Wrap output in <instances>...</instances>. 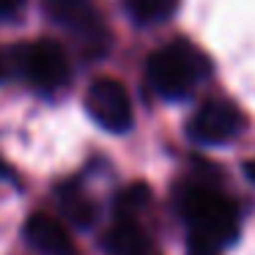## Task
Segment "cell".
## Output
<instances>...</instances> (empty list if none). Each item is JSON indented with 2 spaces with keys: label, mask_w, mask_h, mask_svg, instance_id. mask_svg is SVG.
<instances>
[{
  "label": "cell",
  "mask_w": 255,
  "mask_h": 255,
  "mask_svg": "<svg viewBox=\"0 0 255 255\" xmlns=\"http://www.w3.org/2000/svg\"><path fill=\"white\" fill-rule=\"evenodd\" d=\"M187 255H220V247H214V244L203 242V239H195V236H189Z\"/></svg>",
  "instance_id": "12"
},
{
  "label": "cell",
  "mask_w": 255,
  "mask_h": 255,
  "mask_svg": "<svg viewBox=\"0 0 255 255\" xmlns=\"http://www.w3.org/2000/svg\"><path fill=\"white\" fill-rule=\"evenodd\" d=\"M148 187L145 184H132V187H127L121 195L116 198V206H118V211H121L124 217H129L132 211H137V209H143L145 203H148Z\"/></svg>",
  "instance_id": "11"
},
{
  "label": "cell",
  "mask_w": 255,
  "mask_h": 255,
  "mask_svg": "<svg viewBox=\"0 0 255 255\" xmlns=\"http://www.w3.org/2000/svg\"><path fill=\"white\" fill-rule=\"evenodd\" d=\"M181 211L187 222L192 225V236L214 244L228 247L239 236V211L231 198L209 187H192L181 198Z\"/></svg>",
  "instance_id": "2"
},
{
  "label": "cell",
  "mask_w": 255,
  "mask_h": 255,
  "mask_svg": "<svg viewBox=\"0 0 255 255\" xmlns=\"http://www.w3.org/2000/svg\"><path fill=\"white\" fill-rule=\"evenodd\" d=\"M19 6H22V0H0V17H6V14H14Z\"/></svg>",
  "instance_id": "13"
},
{
  "label": "cell",
  "mask_w": 255,
  "mask_h": 255,
  "mask_svg": "<svg viewBox=\"0 0 255 255\" xmlns=\"http://www.w3.org/2000/svg\"><path fill=\"white\" fill-rule=\"evenodd\" d=\"M129 8L137 22H162L178 8V0H132Z\"/></svg>",
  "instance_id": "10"
},
{
  "label": "cell",
  "mask_w": 255,
  "mask_h": 255,
  "mask_svg": "<svg viewBox=\"0 0 255 255\" xmlns=\"http://www.w3.org/2000/svg\"><path fill=\"white\" fill-rule=\"evenodd\" d=\"M44 8L50 19H55L61 28L91 44L105 41V28H102L99 11L94 8L91 0H44Z\"/></svg>",
  "instance_id": "6"
},
{
  "label": "cell",
  "mask_w": 255,
  "mask_h": 255,
  "mask_svg": "<svg viewBox=\"0 0 255 255\" xmlns=\"http://www.w3.org/2000/svg\"><path fill=\"white\" fill-rule=\"evenodd\" d=\"M25 239L30 247H36L44 255H74L72 239H69L66 228L50 214H33L25 222Z\"/></svg>",
  "instance_id": "7"
},
{
  "label": "cell",
  "mask_w": 255,
  "mask_h": 255,
  "mask_svg": "<svg viewBox=\"0 0 255 255\" xmlns=\"http://www.w3.org/2000/svg\"><path fill=\"white\" fill-rule=\"evenodd\" d=\"M102 244L110 255H145L148 253V236L129 217H121L110 231L102 236Z\"/></svg>",
  "instance_id": "8"
},
{
  "label": "cell",
  "mask_w": 255,
  "mask_h": 255,
  "mask_svg": "<svg viewBox=\"0 0 255 255\" xmlns=\"http://www.w3.org/2000/svg\"><path fill=\"white\" fill-rule=\"evenodd\" d=\"M148 83L162 99L178 102L187 99L200 80L211 74V63L195 44L187 39H178L165 44L148 58Z\"/></svg>",
  "instance_id": "1"
},
{
  "label": "cell",
  "mask_w": 255,
  "mask_h": 255,
  "mask_svg": "<svg viewBox=\"0 0 255 255\" xmlns=\"http://www.w3.org/2000/svg\"><path fill=\"white\" fill-rule=\"evenodd\" d=\"M85 110L102 129L113 134H124L132 129V102H129L127 88L113 77L91 83L85 94Z\"/></svg>",
  "instance_id": "4"
},
{
  "label": "cell",
  "mask_w": 255,
  "mask_h": 255,
  "mask_svg": "<svg viewBox=\"0 0 255 255\" xmlns=\"http://www.w3.org/2000/svg\"><path fill=\"white\" fill-rule=\"evenodd\" d=\"M242 129H244V113L228 99L206 102L187 124V134L195 143H203V145L231 143Z\"/></svg>",
  "instance_id": "5"
},
{
  "label": "cell",
  "mask_w": 255,
  "mask_h": 255,
  "mask_svg": "<svg viewBox=\"0 0 255 255\" xmlns=\"http://www.w3.org/2000/svg\"><path fill=\"white\" fill-rule=\"evenodd\" d=\"M61 206H63V211L69 214V220H74V225L91 228V222H94V217H96V209H94V203H91L85 195H80L77 189L72 187L69 192H63Z\"/></svg>",
  "instance_id": "9"
},
{
  "label": "cell",
  "mask_w": 255,
  "mask_h": 255,
  "mask_svg": "<svg viewBox=\"0 0 255 255\" xmlns=\"http://www.w3.org/2000/svg\"><path fill=\"white\" fill-rule=\"evenodd\" d=\"M11 63L17 72H22L36 88L58 91L69 80V58L55 41H33L11 50Z\"/></svg>",
  "instance_id": "3"
}]
</instances>
